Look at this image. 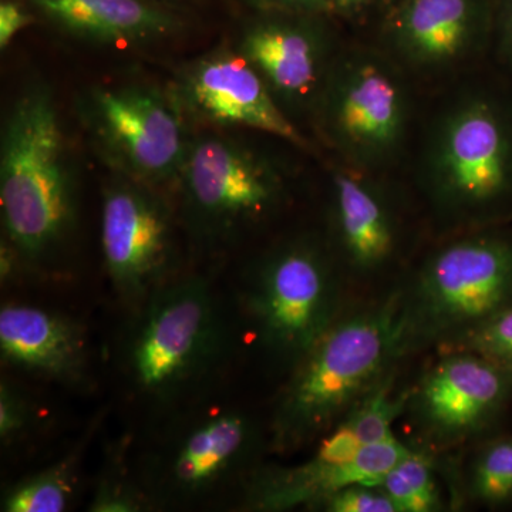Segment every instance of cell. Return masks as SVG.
<instances>
[{
  "mask_svg": "<svg viewBox=\"0 0 512 512\" xmlns=\"http://www.w3.org/2000/svg\"><path fill=\"white\" fill-rule=\"evenodd\" d=\"M323 134L360 167H375L399 150L409 104L400 77L382 57H336L315 106Z\"/></svg>",
  "mask_w": 512,
  "mask_h": 512,
  "instance_id": "30bf717a",
  "label": "cell"
},
{
  "mask_svg": "<svg viewBox=\"0 0 512 512\" xmlns=\"http://www.w3.org/2000/svg\"><path fill=\"white\" fill-rule=\"evenodd\" d=\"M468 498L484 507L512 503V437H498L478 448L468 467Z\"/></svg>",
  "mask_w": 512,
  "mask_h": 512,
  "instance_id": "7402d4cb",
  "label": "cell"
},
{
  "mask_svg": "<svg viewBox=\"0 0 512 512\" xmlns=\"http://www.w3.org/2000/svg\"><path fill=\"white\" fill-rule=\"evenodd\" d=\"M413 446L397 439L363 446L350 417L319 440L315 453L293 467H259L245 485L248 507L258 511L320 508L332 495L355 484L379 485Z\"/></svg>",
  "mask_w": 512,
  "mask_h": 512,
  "instance_id": "4fadbf2b",
  "label": "cell"
},
{
  "mask_svg": "<svg viewBox=\"0 0 512 512\" xmlns=\"http://www.w3.org/2000/svg\"><path fill=\"white\" fill-rule=\"evenodd\" d=\"M264 437L254 417L211 406L168 426L143 466L148 503L191 507L245 485L259 466Z\"/></svg>",
  "mask_w": 512,
  "mask_h": 512,
  "instance_id": "ba28073f",
  "label": "cell"
},
{
  "mask_svg": "<svg viewBox=\"0 0 512 512\" xmlns=\"http://www.w3.org/2000/svg\"><path fill=\"white\" fill-rule=\"evenodd\" d=\"M397 295L404 357L453 349L512 305V239H451L397 285Z\"/></svg>",
  "mask_w": 512,
  "mask_h": 512,
  "instance_id": "3957f363",
  "label": "cell"
},
{
  "mask_svg": "<svg viewBox=\"0 0 512 512\" xmlns=\"http://www.w3.org/2000/svg\"><path fill=\"white\" fill-rule=\"evenodd\" d=\"M480 20V0H402L390 19V42L414 66H448L471 49Z\"/></svg>",
  "mask_w": 512,
  "mask_h": 512,
  "instance_id": "d6986e66",
  "label": "cell"
},
{
  "mask_svg": "<svg viewBox=\"0 0 512 512\" xmlns=\"http://www.w3.org/2000/svg\"><path fill=\"white\" fill-rule=\"evenodd\" d=\"M511 399V372L477 353L446 350L406 390L403 414L427 446L447 448L490 430Z\"/></svg>",
  "mask_w": 512,
  "mask_h": 512,
  "instance_id": "7c38bea8",
  "label": "cell"
},
{
  "mask_svg": "<svg viewBox=\"0 0 512 512\" xmlns=\"http://www.w3.org/2000/svg\"><path fill=\"white\" fill-rule=\"evenodd\" d=\"M320 16L259 12L242 29L235 46L289 117L315 109L335 60Z\"/></svg>",
  "mask_w": 512,
  "mask_h": 512,
  "instance_id": "9a60e30c",
  "label": "cell"
},
{
  "mask_svg": "<svg viewBox=\"0 0 512 512\" xmlns=\"http://www.w3.org/2000/svg\"><path fill=\"white\" fill-rule=\"evenodd\" d=\"M36 12L73 39L137 46L177 35L183 22L157 0H28Z\"/></svg>",
  "mask_w": 512,
  "mask_h": 512,
  "instance_id": "ac0fdd59",
  "label": "cell"
},
{
  "mask_svg": "<svg viewBox=\"0 0 512 512\" xmlns=\"http://www.w3.org/2000/svg\"><path fill=\"white\" fill-rule=\"evenodd\" d=\"M74 110L111 174L164 191L175 188L191 136L171 84H93L77 96Z\"/></svg>",
  "mask_w": 512,
  "mask_h": 512,
  "instance_id": "52a82bcc",
  "label": "cell"
},
{
  "mask_svg": "<svg viewBox=\"0 0 512 512\" xmlns=\"http://www.w3.org/2000/svg\"><path fill=\"white\" fill-rule=\"evenodd\" d=\"M332 12L345 13V15H353V13L362 12L370 3L375 0H328Z\"/></svg>",
  "mask_w": 512,
  "mask_h": 512,
  "instance_id": "f1b7e54d",
  "label": "cell"
},
{
  "mask_svg": "<svg viewBox=\"0 0 512 512\" xmlns=\"http://www.w3.org/2000/svg\"><path fill=\"white\" fill-rule=\"evenodd\" d=\"M426 183L437 210L456 224L483 220L507 200L510 136L490 103L463 100L444 114L431 138Z\"/></svg>",
  "mask_w": 512,
  "mask_h": 512,
  "instance_id": "9c48e42d",
  "label": "cell"
},
{
  "mask_svg": "<svg viewBox=\"0 0 512 512\" xmlns=\"http://www.w3.org/2000/svg\"><path fill=\"white\" fill-rule=\"evenodd\" d=\"M33 15L16 0L0 3V47L5 50L15 36L33 23Z\"/></svg>",
  "mask_w": 512,
  "mask_h": 512,
  "instance_id": "4316f807",
  "label": "cell"
},
{
  "mask_svg": "<svg viewBox=\"0 0 512 512\" xmlns=\"http://www.w3.org/2000/svg\"><path fill=\"white\" fill-rule=\"evenodd\" d=\"M0 211L6 244L19 262L55 258L79 215V170L52 87L26 84L0 136Z\"/></svg>",
  "mask_w": 512,
  "mask_h": 512,
  "instance_id": "7a4b0ae2",
  "label": "cell"
},
{
  "mask_svg": "<svg viewBox=\"0 0 512 512\" xmlns=\"http://www.w3.org/2000/svg\"><path fill=\"white\" fill-rule=\"evenodd\" d=\"M346 285L329 245L319 239L292 238L269 249L252 266L245 288L261 348L291 372L349 308Z\"/></svg>",
  "mask_w": 512,
  "mask_h": 512,
  "instance_id": "5b68a950",
  "label": "cell"
},
{
  "mask_svg": "<svg viewBox=\"0 0 512 512\" xmlns=\"http://www.w3.org/2000/svg\"><path fill=\"white\" fill-rule=\"evenodd\" d=\"M173 87L188 123L251 128L305 147V137L237 49H217L181 67Z\"/></svg>",
  "mask_w": 512,
  "mask_h": 512,
  "instance_id": "5bb4252c",
  "label": "cell"
},
{
  "mask_svg": "<svg viewBox=\"0 0 512 512\" xmlns=\"http://www.w3.org/2000/svg\"><path fill=\"white\" fill-rule=\"evenodd\" d=\"M175 191L181 221L198 245L231 247L279 211L284 173L261 151L221 133L191 136Z\"/></svg>",
  "mask_w": 512,
  "mask_h": 512,
  "instance_id": "8992f818",
  "label": "cell"
},
{
  "mask_svg": "<svg viewBox=\"0 0 512 512\" xmlns=\"http://www.w3.org/2000/svg\"><path fill=\"white\" fill-rule=\"evenodd\" d=\"M386 2H392V0H386Z\"/></svg>",
  "mask_w": 512,
  "mask_h": 512,
  "instance_id": "4dcf8cb0",
  "label": "cell"
},
{
  "mask_svg": "<svg viewBox=\"0 0 512 512\" xmlns=\"http://www.w3.org/2000/svg\"><path fill=\"white\" fill-rule=\"evenodd\" d=\"M123 348L131 389L168 406L201 386L229 348L222 305L201 276L171 279L134 309Z\"/></svg>",
  "mask_w": 512,
  "mask_h": 512,
  "instance_id": "277c9868",
  "label": "cell"
},
{
  "mask_svg": "<svg viewBox=\"0 0 512 512\" xmlns=\"http://www.w3.org/2000/svg\"><path fill=\"white\" fill-rule=\"evenodd\" d=\"M403 359L397 286L350 306L291 370L272 414V450L288 453L322 439Z\"/></svg>",
  "mask_w": 512,
  "mask_h": 512,
  "instance_id": "6da1fadb",
  "label": "cell"
},
{
  "mask_svg": "<svg viewBox=\"0 0 512 512\" xmlns=\"http://www.w3.org/2000/svg\"><path fill=\"white\" fill-rule=\"evenodd\" d=\"M328 512H397L380 485L355 484L343 488L320 505Z\"/></svg>",
  "mask_w": 512,
  "mask_h": 512,
  "instance_id": "cb8c5ba5",
  "label": "cell"
},
{
  "mask_svg": "<svg viewBox=\"0 0 512 512\" xmlns=\"http://www.w3.org/2000/svg\"><path fill=\"white\" fill-rule=\"evenodd\" d=\"M148 503L141 488L123 484L120 480H109L99 485L94 494L90 511L93 512H137Z\"/></svg>",
  "mask_w": 512,
  "mask_h": 512,
  "instance_id": "484cf974",
  "label": "cell"
},
{
  "mask_svg": "<svg viewBox=\"0 0 512 512\" xmlns=\"http://www.w3.org/2000/svg\"><path fill=\"white\" fill-rule=\"evenodd\" d=\"M258 12H298L326 15L332 12L328 0H245Z\"/></svg>",
  "mask_w": 512,
  "mask_h": 512,
  "instance_id": "83f0119b",
  "label": "cell"
},
{
  "mask_svg": "<svg viewBox=\"0 0 512 512\" xmlns=\"http://www.w3.org/2000/svg\"><path fill=\"white\" fill-rule=\"evenodd\" d=\"M380 487L396 505L397 512L443 510L434 458L427 448L413 447L380 481Z\"/></svg>",
  "mask_w": 512,
  "mask_h": 512,
  "instance_id": "ffe728a7",
  "label": "cell"
},
{
  "mask_svg": "<svg viewBox=\"0 0 512 512\" xmlns=\"http://www.w3.org/2000/svg\"><path fill=\"white\" fill-rule=\"evenodd\" d=\"M511 29H512V13H511Z\"/></svg>",
  "mask_w": 512,
  "mask_h": 512,
  "instance_id": "f546056e",
  "label": "cell"
},
{
  "mask_svg": "<svg viewBox=\"0 0 512 512\" xmlns=\"http://www.w3.org/2000/svg\"><path fill=\"white\" fill-rule=\"evenodd\" d=\"M450 350L477 353L512 373V305Z\"/></svg>",
  "mask_w": 512,
  "mask_h": 512,
  "instance_id": "603a6c76",
  "label": "cell"
},
{
  "mask_svg": "<svg viewBox=\"0 0 512 512\" xmlns=\"http://www.w3.org/2000/svg\"><path fill=\"white\" fill-rule=\"evenodd\" d=\"M100 242L111 285L131 311L174 279L177 221L164 190L111 174L101 197Z\"/></svg>",
  "mask_w": 512,
  "mask_h": 512,
  "instance_id": "8fae6325",
  "label": "cell"
},
{
  "mask_svg": "<svg viewBox=\"0 0 512 512\" xmlns=\"http://www.w3.org/2000/svg\"><path fill=\"white\" fill-rule=\"evenodd\" d=\"M76 454L64 458L35 476L25 478L3 495L2 511L62 512L69 507L77 484Z\"/></svg>",
  "mask_w": 512,
  "mask_h": 512,
  "instance_id": "44dd1931",
  "label": "cell"
},
{
  "mask_svg": "<svg viewBox=\"0 0 512 512\" xmlns=\"http://www.w3.org/2000/svg\"><path fill=\"white\" fill-rule=\"evenodd\" d=\"M402 247L390 198L356 170H338L330 187L329 248L349 284L372 285L389 274Z\"/></svg>",
  "mask_w": 512,
  "mask_h": 512,
  "instance_id": "2e32d148",
  "label": "cell"
},
{
  "mask_svg": "<svg viewBox=\"0 0 512 512\" xmlns=\"http://www.w3.org/2000/svg\"><path fill=\"white\" fill-rule=\"evenodd\" d=\"M33 412L28 400L12 384L0 383V440L10 444L28 431Z\"/></svg>",
  "mask_w": 512,
  "mask_h": 512,
  "instance_id": "d4e9b609",
  "label": "cell"
},
{
  "mask_svg": "<svg viewBox=\"0 0 512 512\" xmlns=\"http://www.w3.org/2000/svg\"><path fill=\"white\" fill-rule=\"evenodd\" d=\"M0 353L9 365L60 383L86 377L82 326L39 306L9 303L0 309Z\"/></svg>",
  "mask_w": 512,
  "mask_h": 512,
  "instance_id": "e0dca14e",
  "label": "cell"
}]
</instances>
